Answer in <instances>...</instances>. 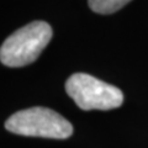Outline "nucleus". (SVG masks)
Returning <instances> with one entry per match:
<instances>
[{
  "instance_id": "nucleus-1",
  "label": "nucleus",
  "mask_w": 148,
  "mask_h": 148,
  "mask_svg": "<svg viewBox=\"0 0 148 148\" xmlns=\"http://www.w3.org/2000/svg\"><path fill=\"white\" fill-rule=\"evenodd\" d=\"M52 27L45 21H34L18 29L0 47V62L6 67H25L34 63L52 38Z\"/></svg>"
},
{
  "instance_id": "nucleus-2",
  "label": "nucleus",
  "mask_w": 148,
  "mask_h": 148,
  "mask_svg": "<svg viewBox=\"0 0 148 148\" xmlns=\"http://www.w3.org/2000/svg\"><path fill=\"white\" fill-rule=\"evenodd\" d=\"M9 132L27 137L64 140L72 136L73 126L62 115L42 106H35L12 114L6 120Z\"/></svg>"
},
{
  "instance_id": "nucleus-3",
  "label": "nucleus",
  "mask_w": 148,
  "mask_h": 148,
  "mask_svg": "<svg viewBox=\"0 0 148 148\" xmlns=\"http://www.w3.org/2000/svg\"><path fill=\"white\" fill-rule=\"evenodd\" d=\"M67 94L82 110H112L123 103L119 88L86 73H75L66 83Z\"/></svg>"
},
{
  "instance_id": "nucleus-4",
  "label": "nucleus",
  "mask_w": 148,
  "mask_h": 148,
  "mask_svg": "<svg viewBox=\"0 0 148 148\" xmlns=\"http://www.w3.org/2000/svg\"><path fill=\"white\" fill-rule=\"evenodd\" d=\"M131 0H88L90 9L96 14L109 15L122 9Z\"/></svg>"
}]
</instances>
